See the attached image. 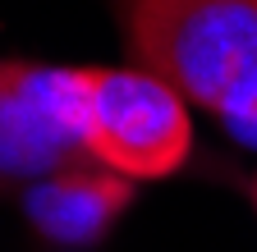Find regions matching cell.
I'll use <instances>...</instances> for the list:
<instances>
[{
	"label": "cell",
	"mask_w": 257,
	"mask_h": 252,
	"mask_svg": "<svg viewBox=\"0 0 257 252\" xmlns=\"http://www.w3.org/2000/svg\"><path fill=\"white\" fill-rule=\"evenodd\" d=\"M252 202H257V183H252Z\"/></svg>",
	"instance_id": "cell-6"
},
{
	"label": "cell",
	"mask_w": 257,
	"mask_h": 252,
	"mask_svg": "<svg viewBox=\"0 0 257 252\" xmlns=\"http://www.w3.org/2000/svg\"><path fill=\"white\" fill-rule=\"evenodd\" d=\"M128 197H134V179L115 174L101 161H87L46 174L28 193V215L55 243H92L119 220Z\"/></svg>",
	"instance_id": "cell-4"
},
{
	"label": "cell",
	"mask_w": 257,
	"mask_h": 252,
	"mask_svg": "<svg viewBox=\"0 0 257 252\" xmlns=\"http://www.w3.org/2000/svg\"><path fill=\"white\" fill-rule=\"evenodd\" d=\"M124 42L188 106L230 119L257 101V0H119Z\"/></svg>",
	"instance_id": "cell-1"
},
{
	"label": "cell",
	"mask_w": 257,
	"mask_h": 252,
	"mask_svg": "<svg viewBox=\"0 0 257 252\" xmlns=\"http://www.w3.org/2000/svg\"><path fill=\"white\" fill-rule=\"evenodd\" d=\"M74 74L78 129L92 161L124 179H166L188 161L193 119L188 101L152 69H101L83 65Z\"/></svg>",
	"instance_id": "cell-2"
},
{
	"label": "cell",
	"mask_w": 257,
	"mask_h": 252,
	"mask_svg": "<svg viewBox=\"0 0 257 252\" xmlns=\"http://www.w3.org/2000/svg\"><path fill=\"white\" fill-rule=\"evenodd\" d=\"M87 161L74 74L0 60V174L46 179Z\"/></svg>",
	"instance_id": "cell-3"
},
{
	"label": "cell",
	"mask_w": 257,
	"mask_h": 252,
	"mask_svg": "<svg viewBox=\"0 0 257 252\" xmlns=\"http://www.w3.org/2000/svg\"><path fill=\"white\" fill-rule=\"evenodd\" d=\"M225 129H230L239 142H248V147H257V101L248 106V110H239V115H230L225 119Z\"/></svg>",
	"instance_id": "cell-5"
}]
</instances>
